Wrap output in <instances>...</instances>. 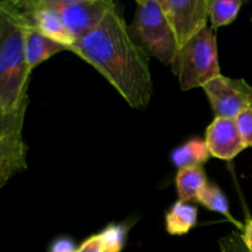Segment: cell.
<instances>
[{
    "label": "cell",
    "instance_id": "6da1fadb",
    "mask_svg": "<svg viewBox=\"0 0 252 252\" xmlns=\"http://www.w3.org/2000/svg\"><path fill=\"white\" fill-rule=\"evenodd\" d=\"M69 52L95 68L134 110H145L154 93L150 56L134 41L117 6Z\"/></svg>",
    "mask_w": 252,
    "mask_h": 252
},
{
    "label": "cell",
    "instance_id": "7a4b0ae2",
    "mask_svg": "<svg viewBox=\"0 0 252 252\" xmlns=\"http://www.w3.org/2000/svg\"><path fill=\"white\" fill-rule=\"evenodd\" d=\"M27 16L20 0L0 1V110L25 115L31 71L25 58Z\"/></svg>",
    "mask_w": 252,
    "mask_h": 252
},
{
    "label": "cell",
    "instance_id": "3957f363",
    "mask_svg": "<svg viewBox=\"0 0 252 252\" xmlns=\"http://www.w3.org/2000/svg\"><path fill=\"white\" fill-rule=\"evenodd\" d=\"M172 71L184 91L203 88L220 75L217 36L212 27H206L189 43L180 48Z\"/></svg>",
    "mask_w": 252,
    "mask_h": 252
},
{
    "label": "cell",
    "instance_id": "277c9868",
    "mask_svg": "<svg viewBox=\"0 0 252 252\" xmlns=\"http://www.w3.org/2000/svg\"><path fill=\"white\" fill-rule=\"evenodd\" d=\"M129 32L134 41L162 64L172 68L179 53L174 32L158 0H138Z\"/></svg>",
    "mask_w": 252,
    "mask_h": 252
},
{
    "label": "cell",
    "instance_id": "5b68a950",
    "mask_svg": "<svg viewBox=\"0 0 252 252\" xmlns=\"http://www.w3.org/2000/svg\"><path fill=\"white\" fill-rule=\"evenodd\" d=\"M214 117L235 120L244 110L252 107V85L244 79L218 75L203 86Z\"/></svg>",
    "mask_w": 252,
    "mask_h": 252
},
{
    "label": "cell",
    "instance_id": "8992f818",
    "mask_svg": "<svg viewBox=\"0 0 252 252\" xmlns=\"http://www.w3.org/2000/svg\"><path fill=\"white\" fill-rule=\"evenodd\" d=\"M180 48L203 31L209 21L208 0H158Z\"/></svg>",
    "mask_w": 252,
    "mask_h": 252
},
{
    "label": "cell",
    "instance_id": "52a82bcc",
    "mask_svg": "<svg viewBox=\"0 0 252 252\" xmlns=\"http://www.w3.org/2000/svg\"><path fill=\"white\" fill-rule=\"evenodd\" d=\"M48 4L58 12L76 41L95 29L117 6L112 0H48Z\"/></svg>",
    "mask_w": 252,
    "mask_h": 252
},
{
    "label": "cell",
    "instance_id": "ba28073f",
    "mask_svg": "<svg viewBox=\"0 0 252 252\" xmlns=\"http://www.w3.org/2000/svg\"><path fill=\"white\" fill-rule=\"evenodd\" d=\"M20 4L43 36L65 47L66 51L75 44L76 38L66 29L58 12L48 4V0H20Z\"/></svg>",
    "mask_w": 252,
    "mask_h": 252
},
{
    "label": "cell",
    "instance_id": "9c48e42d",
    "mask_svg": "<svg viewBox=\"0 0 252 252\" xmlns=\"http://www.w3.org/2000/svg\"><path fill=\"white\" fill-rule=\"evenodd\" d=\"M204 142L212 157L224 161H231L246 149L235 120L231 118L214 117L206 129Z\"/></svg>",
    "mask_w": 252,
    "mask_h": 252
},
{
    "label": "cell",
    "instance_id": "30bf717a",
    "mask_svg": "<svg viewBox=\"0 0 252 252\" xmlns=\"http://www.w3.org/2000/svg\"><path fill=\"white\" fill-rule=\"evenodd\" d=\"M27 147L22 130L0 137V189L27 167Z\"/></svg>",
    "mask_w": 252,
    "mask_h": 252
},
{
    "label": "cell",
    "instance_id": "8fae6325",
    "mask_svg": "<svg viewBox=\"0 0 252 252\" xmlns=\"http://www.w3.org/2000/svg\"><path fill=\"white\" fill-rule=\"evenodd\" d=\"M63 51H66L65 47L43 36L27 16L26 27H25V58H26L27 68L31 73L39 64Z\"/></svg>",
    "mask_w": 252,
    "mask_h": 252
},
{
    "label": "cell",
    "instance_id": "7c38bea8",
    "mask_svg": "<svg viewBox=\"0 0 252 252\" xmlns=\"http://www.w3.org/2000/svg\"><path fill=\"white\" fill-rule=\"evenodd\" d=\"M198 207L189 202L177 201L165 213V229L172 236H184L196 228Z\"/></svg>",
    "mask_w": 252,
    "mask_h": 252
},
{
    "label": "cell",
    "instance_id": "4fadbf2b",
    "mask_svg": "<svg viewBox=\"0 0 252 252\" xmlns=\"http://www.w3.org/2000/svg\"><path fill=\"white\" fill-rule=\"evenodd\" d=\"M212 158L204 139L191 138L175 148L171 153V162L177 169L202 166Z\"/></svg>",
    "mask_w": 252,
    "mask_h": 252
},
{
    "label": "cell",
    "instance_id": "5bb4252c",
    "mask_svg": "<svg viewBox=\"0 0 252 252\" xmlns=\"http://www.w3.org/2000/svg\"><path fill=\"white\" fill-rule=\"evenodd\" d=\"M208 184L206 171L202 166L180 169L175 177V186L179 194V201L197 202V197Z\"/></svg>",
    "mask_w": 252,
    "mask_h": 252
},
{
    "label": "cell",
    "instance_id": "9a60e30c",
    "mask_svg": "<svg viewBox=\"0 0 252 252\" xmlns=\"http://www.w3.org/2000/svg\"><path fill=\"white\" fill-rule=\"evenodd\" d=\"M197 202H198L201 206H203L204 208H207L211 212H216V213L221 214V216L225 217L229 221L234 224L238 229L243 230L244 224H241L240 221L236 220L230 213V206H229V201L226 194L219 189V186H217L216 184H212L208 182L206 185L203 189L201 191V193L197 197Z\"/></svg>",
    "mask_w": 252,
    "mask_h": 252
},
{
    "label": "cell",
    "instance_id": "2e32d148",
    "mask_svg": "<svg viewBox=\"0 0 252 252\" xmlns=\"http://www.w3.org/2000/svg\"><path fill=\"white\" fill-rule=\"evenodd\" d=\"M241 6V0H208V14L212 29L226 26L235 21Z\"/></svg>",
    "mask_w": 252,
    "mask_h": 252
},
{
    "label": "cell",
    "instance_id": "e0dca14e",
    "mask_svg": "<svg viewBox=\"0 0 252 252\" xmlns=\"http://www.w3.org/2000/svg\"><path fill=\"white\" fill-rule=\"evenodd\" d=\"M128 225L126 224H108L98 233L105 252H122L127 243Z\"/></svg>",
    "mask_w": 252,
    "mask_h": 252
},
{
    "label": "cell",
    "instance_id": "ac0fdd59",
    "mask_svg": "<svg viewBox=\"0 0 252 252\" xmlns=\"http://www.w3.org/2000/svg\"><path fill=\"white\" fill-rule=\"evenodd\" d=\"M236 126L246 148L252 147V107L244 110L235 118Z\"/></svg>",
    "mask_w": 252,
    "mask_h": 252
},
{
    "label": "cell",
    "instance_id": "d6986e66",
    "mask_svg": "<svg viewBox=\"0 0 252 252\" xmlns=\"http://www.w3.org/2000/svg\"><path fill=\"white\" fill-rule=\"evenodd\" d=\"M24 121L25 115H6L0 111V137L22 130Z\"/></svg>",
    "mask_w": 252,
    "mask_h": 252
},
{
    "label": "cell",
    "instance_id": "ffe728a7",
    "mask_svg": "<svg viewBox=\"0 0 252 252\" xmlns=\"http://www.w3.org/2000/svg\"><path fill=\"white\" fill-rule=\"evenodd\" d=\"M219 248L221 252H249L240 238V234L233 231L228 236H223L219 240Z\"/></svg>",
    "mask_w": 252,
    "mask_h": 252
},
{
    "label": "cell",
    "instance_id": "44dd1931",
    "mask_svg": "<svg viewBox=\"0 0 252 252\" xmlns=\"http://www.w3.org/2000/svg\"><path fill=\"white\" fill-rule=\"evenodd\" d=\"M78 246L74 243L73 239L68 236H59L56 240L52 241L49 245L48 252H76Z\"/></svg>",
    "mask_w": 252,
    "mask_h": 252
},
{
    "label": "cell",
    "instance_id": "7402d4cb",
    "mask_svg": "<svg viewBox=\"0 0 252 252\" xmlns=\"http://www.w3.org/2000/svg\"><path fill=\"white\" fill-rule=\"evenodd\" d=\"M76 252H105L103 251V245L102 243H101L98 233L94 234V235L85 239V240L78 246V251Z\"/></svg>",
    "mask_w": 252,
    "mask_h": 252
},
{
    "label": "cell",
    "instance_id": "603a6c76",
    "mask_svg": "<svg viewBox=\"0 0 252 252\" xmlns=\"http://www.w3.org/2000/svg\"><path fill=\"white\" fill-rule=\"evenodd\" d=\"M240 238L243 240L245 248L248 249V251L252 252V218L250 216L246 217L243 230H241L240 234Z\"/></svg>",
    "mask_w": 252,
    "mask_h": 252
},
{
    "label": "cell",
    "instance_id": "cb8c5ba5",
    "mask_svg": "<svg viewBox=\"0 0 252 252\" xmlns=\"http://www.w3.org/2000/svg\"><path fill=\"white\" fill-rule=\"evenodd\" d=\"M251 21H252V17H251Z\"/></svg>",
    "mask_w": 252,
    "mask_h": 252
},
{
    "label": "cell",
    "instance_id": "d4e9b609",
    "mask_svg": "<svg viewBox=\"0 0 252 252\" xmlns=\"http://www.w3.org/2000/svg\"><path fill=\"white\" fill-rule=\"evenodd\" d=\"M0 111H1V110H0Z\"/></svg>",
    "mask_w": 252,
    "mask_h": 252
}]
</instances>
